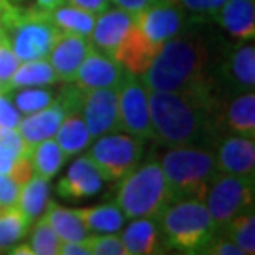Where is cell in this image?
<instances>
[{
  "instance_id": "1",
  "label": "cell",
  "mask_w": 255,
  "mask_h": 255,
  "mask_svg": "<svg viewBox=\"0 0 255 255\" xmlns=\"http://www.w3.org/2000/svg\"><path fill=\"white\" fill-rule=\"evenodd\" d=\"M214 85L187 91H149L152 139L161 146H201L219 132Z\"/></svg>"
},
{
  "instance_id": "2",
  "label": "cell",
  "mask_w": 255,
  "mask_h": 255,
  "mask_svg": "<svg viewBox=\"0 0 255 255\" xmlns=\"http://www.w3.org/2000/svg\"><path fill=\"white\" fill-rule=\"evenodd\" d=\"M207 48L199 37L179 35L161 45L141 75L149 91H187L214 85L207 75Z\"/></svg>"
},
{
  "instance_id": "3",
  "label": "cell",
  "mask_w": 255,
  "mask_h": 255,
  "mask_svg": "<svg viewBox=\"0 0 255 255\" xmlns=\"http://www.w3.org/2000/svg\"><path fill=\"white\" fill-rule=\"evenodd\" d=\"M171 204L182 199H201L216 177L217 166L214 152L204 146L169 147L161 161Z\"/></svg>"
},
{
  "instance_id": "4",
  "label": "cell",
  "mask_w": 255,
  "mask_h": 255,
  "mask_svg": "<svg viewBox=\"0 0 255 255\" xmlns=\"http://www.w3.org/2000/svg\"><path fill=\"white\" fill-rule=\"evenodd\" d=\"M162 244L176 252L199 254L219 232L201 199H182L169 204L157 217Z\"/></svg>"
},
{
  "instance_id": "5",
  "label": "cell",
  "mask_w": 255,
  "mask_h": 255,
  "mask_svg": "<svg viewBox=\"0 0 255 255\" xmlns=\"http://www.w3.org/2000/svg\"><path fill=\"white\" fill-rule=\"evenodd\" d=\"M0 28L18 62L47 58L62 33L45 15V10L5 5L0 13Z\"/></svg>"
},
{
  "instance_id": "6",
  "label": "cell",
  "mask_w": 255,
  "mask_h": 255,
  "mask_svg": "<svg viewBox=\"0 0 255 255\" xmlns=\"http://www.w3.org/2000/svg\"><path fill=\"white\" fill-rule=\"evenodd\" d=\"M115 202L123 216L131 221L139 217H159L171 204L161 162L157 159H147L142 164L139 162L137 167L121 179Z\"/></svg>"
},
{
  "instance_id": "7",
  "label": "cell",
  "mask_w": 255,
  "mask_h": 255,
  "mask_svg": "<svg viewBox=\"0 0 255 255\" xmlns=\"http://www.w3.org/2000/svg\"><path fill=\"white\" fill-rule=\"evenodd\" d=\"M255 184L254 176L219 174L214 177L204 202L217 231L247 211H254Z\"/></svg>"
},
{
  "instance_id": "8",
  "label": "cell",
  "mask_w": 255,
  "mask_h": 255,
  "mask_svg": "<svg viewBox=\"0 0 255 255\" xmlns=\"http://www.w3.org/2000/svg\"><path fill=\"white\" fill-rule=\"evenodd\" d=\"M91 142L86 156L93 161L103 181H121L137 167L144 152V139L131 134L110 132Z\"/></svg>"
},
{
  "instance_id": "9",
  "label": "cell",
  "mask_w": 255,
  "mask_h": 255,
  "mask_svg": "<svg viewBox=\"0 0 255 255\" xmlns=\"http://www.w3.org/2000/svg\"><path fill=\"white\" fill-rule=\"evenodd\" d=\"M118 113L120 131L139 139H152L149 90L142 83L141 76L126 71L118 86Z\"/></svg>"
},
{
  "instance_id": "10",
  "label": "cell",
  "mask_w": 255,
  "mask_h": 255,
  "mask_svg": "<svg viewBox=\"0 0 255 255\" xmlns=\"http://www.w3.org/2000/svg\"><path fill=\"white\" fill-rule=\"evenodd\" d=\"M132 18L134 27L156 47L179 37L189 27V15L167 0H157L144 10L134 13Z\"/></svg>"
},
{
  "instance_id": "11",
  "label": "cell",
  "mask_w": 255,
  "mask_h": 255,
  "mask_svg": "<svg viewBox=\"0 0 255 255\" xmlns=\"http://www.w3.org/2000/svg\"><path fill=\"white\" fill-rule=\"evenodd\" d=\"M83 116L91 139L120 131V113H118V88H98L85 90Z\"/></svg>"
},
{
  "instance_id": "12",
  "label": "cell",
  "mask_w": 255,
  "mask_h": 255,
  "mask_svg": "<svg viewBox=\"0 0 255 255\" xmlns=\"http://www.w3.org/2000/svg\"><path fill=\"white\" fill-rule=\"evenodd\" d=\"M217 78L229 95L254 91L255 86V47L246 42L231 50L219 66Z\"/></svg>"
},
{
  "instance_id": "13",
  "label": "cell",
  "mask_w": 255,
  "mask_h": 255,
  "mask_svg": "<svg viewBox=\"0 0 255 255\" xmlns=\"http://www.w3.org/2000/svg\"><path fill=\"white\" fill-rule=\"evenodd\" d=\"M126 75V70L115 58L100 52L91 45L86 57L76 71L75 81L81 90L118 88Z\"/></svg>"
},
{
  "instance_id": "14",
  "label": "cell",
  "mask_w": 255,
  "mask_h": 255,
  "mask_svg": "<svg viewBox=\"0 0 255 255\" xmlns=\"http://www.w3.org/2000/svg\"><path fill=\"white\" fill-rule=\"evenodd\" d=\"M216 157L217 172L234 176L255 174V142L251 137L229 134L221 139Z\"/></svg>"
},
{
  "instance_id": "15",
  "label": "cell",
  "mask_w": 255,
  "mask_h": 255,
  "mask_svg": "<svg viewBox=\"0 0 255 255\" xmlns=\"http://www.w3.org/2000/svg\"><path fill=\"white\" fill-rule=\"evenodd\" d=\"M103 187V177L88 156H80L71 162L66 174L58 181L57 194L68 201L95 197Z\"/></svg>"
},
{
  "instance_id": "16",
  "label": "cell",
  "mask_w": 255,
  "mask_h": 255,
  "mask_svg": "<svg viewBox=\"0 0 255 255\" xmlns=\"http://www.w3.org/2000/svg\"><path fill=\"white\" fill-rule=\"evenodd\" d=\"M132 23H134L132 13L120 7H110L106 12L96 15L93 32L90 35L91 45L113 58L116 48L123 43L128 33L131 32Z\"/></svg>"
},
{
  "instance_id": "17",
  "label": "cell",
  "mask_w": 255,
  "mask_h": 255,
  "mask_svg": "<svg viewBox=\"0 0 255 255\" xmlns=\"http://www.w3.org/2000/svg\"><path fill=\"white\" fill-rule=\"evenodd\" d=\"M91 43L88 37L78 33L62 32L50 52V60L58 80L63 83H73L76 71H78L81 62L86 57Z\"/></svg>"
},
{
  "instance_id": "18",
  "label": "cell",
  "mask_w": 255,
  "mask_h": 255,
  "mask_svg": "<svg viewBox=\"0 0 255 255\" xmlns=\"http://www.w3.org/2000/svg\"><path fill=\"white\" fill-rule=\"evenodd\" d=\"M224 32L241 42L255 38V3L254 0H227L212 15Z\"/></svg>"
},
{
  "instance_id": "19",
  "label": "cell",
  "mask_w": 255,
  "mask_h": 255,
  "mask_svg": "<svg viewBox=\"0 0 255 255\" xmlns=\"http://www.w3.org/2000/svg\"><path fill=\"white\" fill-rule=\"evenodd\" d=\"M65 116L66 111L63 110V106L57 100H53V103L45 106L43 110H38L35 113L25 115L23 118H20L17 131L22 136L25 144L32 147L40 141L53 137Z\"/></svg>"
},
{
  "instance_id": "20",
  "label": "cell",
  "mask_w": 255,
  "mask_h": 255,
  "mask_svg": "<svg viewBox=\"0 0 255 255\" xmlns=\"http://www.w3.org/2000/svg\"><path fill=\"white\" fill-rule=\"evenodd\" d=\"M159 48L161 47H156L154 43H151L149 40L134 27V23H132L131 32L128 33V37L123 40V43L116 48L113 58L123 66L126 71L141 76L147 70V66L151 65L152 58L156 57Z\"/></svg>"
},
{
  "instance_id": "21",
  "label": "cell",
  "mask_w": 255,
  "mask_h": 255,
  "mask_svg": "<svg viewBox=\"0 0 255 255\" xmlns=\"http://www.w3.org/2000/svg\"><path fill=\"white\" fill-rule=\"evenodd\" d=\"M120 239L128 255L159 254L162 252L161 249L164 247L159 226H157V219H132L129 226L123 229Z\"/></svg>"
},
{
  "instance_id": "22",
  "label": "cell",
  "mask_w": 255,
  "mask_h": 255,
  "mask_svg": "<svg viewBox=\"0 0 255 255\" xmlns=\"http://www.w3.org/2000/svg\"><path fill=\"white\" fill-rule=\"evenodd\" d=\"M224 126L231 134L255 137V93L234 95L227 106L224 108V115L219 110V128Z\"/></svg>"
},
{
  "instance_id": "23",
  "label": "cell",
  "mask_w": 255,
  "mask_h": 255,
  "mask_svg": "<svg viewBox=\"0 0 255 255\" xmlns=\"http://www.w3.org/2000/svg\"><path fill=\"white\" fill-rule=\"evenodd\" d=\"M42 216L47 219L50 227L53 229L55 234L62 239L63 242H76V241H86L90 237L88 229L81 222L78 214L75 209H66L58 206L57 202L48 199L47 207Z\"/></svg>"
},
{
  "instance_id": "24",
  "label": "cell",
  "mask_w": 255,
  "mask_h": 255,
  "mask_svg": "<svg viewBox=\"0 0 255 255\" xmlns=\"http://www.w3.org/2000/svg\"><path fill=\"white\" fill-rule=\"evenodd\" d=\"M90 234H116L125 226L126 217L116 202H106L93 207L75 209Z\"/></svg>"
},
{
  "instance_id": "25",
  "label": "cell",
  "mask_w": 255,
  "mask_h": 255,
  "mask_svg": "<svg viewBox=\"0 0 255 255\" xmlns=\"http://www.w3.org/2000/svg\"><path fill=\"white\" fill-rule=\"evenodd\" d=\"M53 139L62 149L65 159H70L81 151H85L93 141L88 132V128L81 113H68L60 125L58 131L55 132Z\"/></svg>"
},
{
  "instance_id": "26",
  "label": "cell",
  "mask_w": 255,
  "mask_h": 255,
  "mask_svg": "<svg viewBox=\"0 0 255 255\" xmlns=\"http://www.w3.org/2000/svg\"><path fill=\"white\" fill-rule=\"evenodd\" d=\"M22 63L23 65H18V68L15 70L12 78L8 80L3 93L8 90L27 88V86H52L60 81L52 63L47 58L28 60V62Z\"/></svg>"
},
{
  "instance_id": "27",
  "label": "cell",
  "mask_w": 255,
  "mask_h": 255,
  "mask_svg": "<svg viewBox=\"0 0 255 255\" xmlns=\"http://www.w3.org/2000/svg\"><path fill=\"white\" fill-rule=\"evenodd\" d=\"M50 181L33 174L25 184L20 186L17 209L30 224L42 216L50 199Z\"/></svg>"
},
{
  "instance_id": "28",
  "label": "cell",
  "mask_w": 255,
  "mask_h": 255,
  "mask_svg": "<svg viewBox=\"0 0 255 255\" xmlns=\"http://www.w3.org/2000/svg\"><path fill=\"white\" fill-rule=\"evenodd\" d=\"M45 15L62 32L78 33L83 37H90L96 20V15L75 7V5H60L53 10H45Z\"/></svg>"
},
{
  "instance_id": "29",
  "label": "cell",
  "mask_w": 255,
  "mask_h": 255,
  "mask_svg": "<svg viewBox=\"0 0 255 255\" xmlns=\"http://www.w3.org/2000/svg\"><path fill=\"white\" fill-rule=\"evenodd\" d=\"M30 162H32L33 174H37L43 179L52 181L55 176L58 174V171L62 169L63 162L66 161L60 146L53 137L43 139L32 146V149L28 152Z\"/></svg>"
},
{
  "instance_id": "30",
  "label": "cell",
  "mask_w": 255,
  "mask_h": 255,
  "mask_svg": "<svg viewBox=\"0 0 255 255\" xmlns=\"http://www.w3.org/2000/svg\"><path fill=\"white\" fill-rule=\"evenodd\" d=\"M224 237L232 241L246 255L255 254V216L254 211H247L234 217L226 227L221 229Z\"/></svg>"
},
{
  "instance_id": "31",
  "label": "cell",
  "mask_w": 255,
  "mask_h": 255,
  "mask_svg": "<svg viewBox=\"0 0 255 255\" xmlns=\"http://www.w3.org/2000/svg\"><path fill=\"white\" fill-rule=\"evenodd\" d=\"M8 96H12L15 108L20 111V115H30L38 110H43L45 106L52 105L57 93L45 86H27V88H17L5 91Z\"/></svg>"
},
{
  "instance_id": "32",
  "label": "cell",
  "mask_w": 255,
  "mask_h": 255,
  "mask_svg": "<svg viewBox=\"0 0 255 255\" xmlns=\"http://www.w3.org/2000/svg\"><path fill=\"white\" fill-rule=\"evenodd\" d=\"M32 224L23 217L18 209L0 214V254L8 252L10 247L27 236Z\"/></svg>"
},
{
  "instance_id": "33",
  "label": "cell",
  "mask_w": 255,
  "mask_h": 255,
  "mask_svg": "<svg viewBox=\"0 0 255 255\" xmlns=\"http://www.w3.org/2000/svg\"><path fill=\"white\" fill-rule=\"evenodd\" d=\"M28 244L32 247L33 255H57L60 252V246H62V239L50 227L47 219L40 216L30 234Z\"/></svg>"
},
{
  "instance_id": "34",
  "label": "cell",
  "mask_w": 255,
  "mask_h": 255,
  "mask_svg": "<svg viewBox=\"0 0 255 255\" xmlns=\"http://www.w3.org/2000/svg\"><path fill=\"white\" fill-rule=\"evenodd\" d=\"M91 255H128L126 249L116 234H93L86 239Z\"/></svg>"
},
{
  "instance_id": "35",
  "label": "cell",
  "mask_w": 255,
  "mask_h": 255,
  "mask_svg": "<svg viewBox=\"0 0 255 255\" xmlns=\"http://www.w3.org/2000/svg\"><path fill=\"white\" fill-rule=\"evenodd\" d=\"M192 17H212L227 0H167Z\"/></svg>"
},
{
  "instance_id": "36",
  "label": "cell",
  "mask_w": 255,
  "mask_h": 255,
  "mask_svg": "<svg viewBox=\"0 0 255 255\" xmlns=\"http://www.w3.org/2000/svg\"><path fill=\"white\" fill-rule=\"evenodd\" d=\"M20 184L15 182L8 174L0 172V214L17 209Z\"/></svg>"
},
{
  "instance_id": "37",
  "label": "cell",
  "mask_w": 255,
  "mask_h": 255,
  "mask_svg": "<svg viewBox=\"0 0 255 255\" xmlns=\"http://www.w3.org/2000/svg\"><path fill=\"white\" fill-rule=\"evenodd\" d=\"M18 58L15 57L13 50L10 48L7 38H0V83L3 85V90L7 86L8 80L15 73V70L18 68Z\"/></svg>"
},
{
  "instance_id": "38",
  "label": "cell",
  "mask_w": 255,
  "mask_h": 255,
  "mask_svg": "<svg viewBox=\"0 0 255 255\" xmlns=\"http://www.w3.org/2000/svg\"><path fill=\"white\" fill-rule=\"evenodd\" d=\"M0 146L12 151L15 157L28 156L30 149H32V147L23 142L22 136L18 134L17 128H0Z\"/></svg>"
},
{
  "instance_id": "39",
  "label": "cell",
  "mask_w": 255,
  "mask_h": 255,
  "mask_svg": "<svg viewBox=\"0 0 255 255\" xmlns=\"http://www.w3.org/2000/svg\"><path fill=\"white\" fill-rule=\"evenodd\" d=\"M199 254H204V255H246L242 252V249H239L236 244L232 241H229L227 237L219 236V232L206 244V247H204Z\"/></svg>"
},
{
  "instance_id": "40",
  "label": "cell",
  "mask_w": 255,
  "mask_h": 255,
  "mask_svg": "<svg viewBox=\"0 0 255 255\" xmlns=\"http://www.w3.org/2000/svg\"><path fill=\"white\" fill-rule=\"evenodd\" d=\"M20 111L7 93H0V128H17Z\"/></svg>"
},
{
  "instance_id": "41",
  "label": "cell",
  "mask_w": 255,
  "mask_h": 255,
  "mask_svg": "<svg viewBox=\"0 0 255 255\" xmlns=\"http://www.w3.org/2000/svg\"><path fill=\"white\" fill-rule=\"evenodd\" d=\"M7 174L12 177L15 182H18L20 186L25 184L30 177L33 176V169H32V162H30V157L28 156H18L15 157L12 167Z\"/></svg>"
},
{
  "instance_id": "42",
  "label": "cell",
  "mask_w": 255,
  "mask_h": 255,
  "mask_svg": "<svg viewBox=\"0 0 255 255\" xmlns=\"http://www.w3.org/2000/svg\"><path fill=\"white\" fill-rule=\"evenodd\" d=\"M65 2L68 5H75L81 10H86V12L93 15L103 13L111 7V0H65Z\"/></svg>"
},
{
  "instance_id": "43",
  "label": "cell",
  "mask_w": 255,
  "mask_h": 255,
  "mask_svg": "<svg viewBox=\"0 0 255 255\" xmlns=\"http://www.w3.org/2000/svg\"><path fill=\"white\" fill-rule=\"evenodd\" d=\"M157 2V0H111V3H116V7L126 10L129 13H137L146 7H149L151 3Z\"/></svg>"
},
{
  "instance_id": "44",
  "label": "cell",
  "mask_w": 255,
  "mask_h": 255,
  "mask_svg": "<svg viewBox=\"0 0 255 255\" xmlns=\"http://www.w3.org/2000/svg\"><path fill=\"white\" fill-rule=\"evenodd\" d=\"M58 254H62V255H91L86 241H76V242H63L62 241Z\"/></svg>"
},
{
  "instance_id": "45",
  "label": "cell",
  "mask_w": 255,
  "mask_h": 255,
  "mask_svg": "<svg viewBox=\"0 0 255 255\" xmlns=\"http://www.w3.org/2000/svg\"><path fill=\"white\" fill-rule=\"evenodd\" d=\"M13 161H15L13 152L8 151L7 147L0 146V172H2V174H7V172L10 171Z\"/></svg>"
},
{
  "instance_id": "46",
  "label": "cell",
  "mask_w": 255,
  "mask_h": 255,
  "mask_svg": "<svg viewBox=\"0 0 255 255\" xmlns=\"http://www.w3.org/2000/svg\"><path fill=\"white\" fill-rule=\"evenodd\" d=\"M7 254H12V255H33L32 252V247H30V244L23 242V244H15L13 247L8 249Z\"/></svg>"
},
{
  "instance_id": "47",
  "label": "cell",
  "mask_w": 255,
  "mask_h": 255,
  "mask_svg": "<svg viewBox=\"0 0 255 255\" xmlns=\"http://www.w3.org/2000/svg\"><path fill=\"white\" fill-rule=\"evenodd\" d=\"M37 3V8L40 10H53L60 7V5L65 3V0H35Z\"/></svg>"
},
{
  "instance_id": "48",
  "label": "cell",
  "mask_w": 255,
  "mask_h": 255,
  "mask_svg": "<svg viewBox=\"0 0 255 255\" xmlns=\"http://www.w3.org/2000/svg\"><path fill=\"white\" fill-rule=\"evenodd\" d=\"M8 3V0H0V13H2V10L5 8V5Z\"/></svg>"
},
{
  "instance_id": "49",
  "label": "cell",
  "mask_w": 255,
  "mask_h": 255,
  "mask_svg": "<svg viewBox=\"0 0 255 255\" xmlns=\"http://www.w3.org/2000/svg\"><path fill=\"white\" fill-rule=\"evenodd\" d=\"M3 37H5V33H3V30L0 28V38H3Z\"/></svg>"
},
{
  "instance_id": "50",
  "label": "cell",
  "mask_w": 255,
  "mask_h": 255,
  "mask_svg": "<svg viewBox=\"0 0 255 255\" xmlns=\"http://www.w3.org/2000/svg\"><path fill=\"white\" fill-rule=\"evenodd\" d=\"M0 93H3V85L0 83Z\"/></svg>"
}]
</instances>
